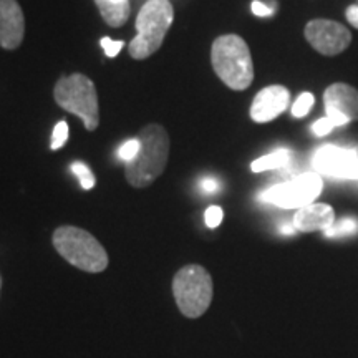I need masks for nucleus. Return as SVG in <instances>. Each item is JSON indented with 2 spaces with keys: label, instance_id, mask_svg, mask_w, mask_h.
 <instances>
[{
  "label": "nucleus",
  "instance_id": "9",
  "mask_svg": "<svg viewBox=\"0 0 358 358\" xmlns=\"http://www.w3.org/2000/svg\"><path fill=\"white\" fill-rule=\"evenodd\" d=\"M306 38L313 50L325 57L338 55L352 43V34L345 25L327 19L308 22L306 25Z\"/></svg>",
  "mask_w": 358,
  "mask_h": 358
},
{
  "label": "nucleus",
  "instance_id": "3",
  "mask_svg": "<svg viewBox=\"0 0 358 358\" xmlns=\"http://www.w3.org/2000/svg\"><path fill=\"white\" fill-rule=\"evenodd\" d=\"M173 19L174 10L169 0H148L138 13V35L129 43V55L136 60H145L158 52Z\"/></svg>",
  "mask_w": 358,
  "mask_h": 358
},
{
  "label": "nucleus",
  "instance_id": "14",
  "mask_svg": "<svg viewBox=\"0 0 358 358\" xmlns=\"http://www.w3.org/2000/svg\"><path fill=\"white\" fill-rule=\"evenodd\" d=\"M98 10L110 27H122L129 17V0H95Z\"/></svg>",
  "mask_w": 358,
  "mask_h": 358
},
{
  "label": "nucleus",
  "instance_id": "11",
  "mask_svg": "<svg viewBox=\"0 0 358 358\" xmlns=\"http://www.w3.org/2000/svg\"><path fill=\"white\" fill-rule=\"evenodd\" d=\"M290 92L282 85H271L262 88L254 96L250 105V118L256 123H268L289 108Z\"/></svg>",
  "mask_w": 358,
  "mask_h": 358
},
{
  "label": "nucleus",
  "instance_id": "2",
  "mask_svg": "<svg viewBox=\"0 0 358 358\" xmlns=\"http://www.w3.org/2000/svg\"><path fill=\"white\" fill-rule=\"evenodd\" d=\"M140 153L127 163L128 182L134 187H146L166 168L169 158V136L161 124H146L138 134Z\"/></svg>",
  "mask_w": 358,
  "mask_h": 358
},
{
  "label": "nucleus",
  "instance_id": "28",
  "mask_svg": "<svg viewBox=\"0 0 358 358\" xmlns=\"http://www.w3.org/2000/svg\"><path fill=\"white\" fill-rule=\"evenodd\" d=\"M355 151H357V155H358V146H355Z\"/></svg>",
  "mask_w": 358,
  "mask_h": 358
},
{
  "label": "nucleus",
  "instance_id": "8",
  "mask_svg": "<svg viewBox=\"0 0 358 358\" xmlns=\"http://www.w3.org/2000/svg\"><path fill=\"white\" fill-rule=\"evenodd\" d=\"M312 166L317 174L334 179H358V155L355 148L325 145L315 151Z\"/></svg>",
  "mask_w": 358,
  "mask_h": 358
},
{
  "label": "nucleus",
  "instance_id": "21",
  "mask_svg": "<svg viewBox=\"0 0 358 358\" xmlns=\"http://www.w3.org/2000/svg\"><path fill=\"white\" fill-rule=\"evenodd\" d=\"M204 217H206V224H208V227L214 229V227H217L219 224H221L224 213L219 206H211V208H208V211H206Z\"/></svg>",
  "mask_w": 358,
  "mask_h": 358
},
{
  "label": "nucleus",
  "instance_id": "24",
  "mask_svg": "<svg viewBox=\"0 0 358 358\" xmlns=\"http://www.w3.org/2000/svg\"><path fill=\"white\" fill-rule=\"evenodd\" d=\"M250 10H252L254 15H257V17H271V15H274L275 6H266L264 2L254 0V2L250 3Z\"/></svg>",
  "mask_w": 358,
  "mask_h": 358
},
{
  "label": "nucleus",
  "instance_id": "25",
  "mask_svg": "<svg viewBox=\"0 0 358 358\" xmlns=\"http://www.w3.org/2000/svg\"><path fill=\"white\" fill-rule=\"evenodd\" d=\"M199 187H201V191L208 192V194H214V192H217L219 189H221L219 182L216 181V179H213V178H204L203 181H201Z\"/></svg>",
  "mask_w": 358,
  "mask_h": 358
},
{
  "label": "nucleus",
  "instance_id": "27",
  "mask_svg": "<svg viewBox=\"0 0 358 358\" xmlns=\"http://www.w3.org/2000/svg\"><path fill=\"white\" fill-rule=\"evenodd\" d=\"M279 231H280V234H284V236H292L297 229H295L292 222H284V224H280Z\"/></svg>",
  "mask_w": 358,
  "mask_h": 358
},
{
  "label": "nucleus",
  "instance_id": "10",
  "mask_svg": "<svg viewBox=\"0 0 358 358\" xmlns=\"http://www.w3.org/2000/svg\"><path fill=\"white\" fill-rule=\"evenodd\" d=\"M325 115L337 127L358 122V90L347 83H334L324 92Z\"/></svg>",
  "mask_w": 358,
  "mask_h": 358
},
{
  "label": "nucleus",
  "instance_id": "20",
  "mask_svg": "<svg viewBox=\"0 0 358 358\" xmlns=\"http://www.w3.org/2000/svg\"><path fill=\"white\" fill-rule=\"evenodd\" d=\"M66 140H69V124L65 122L57 123V127L53 128V133H52L50 148L52 150H60V148L65 146Z\"/></svg>",
  "mask_w": 358,
  "mask_h": 358
},
{
  "label": "nucleus",
  "instance_id": "4",
  "mask_svg": "<svg viewBox=\"0 0 358 358\" xmlns=\"http://www.w3.org/2000/svg\"><path fill=\"white\" fill-rule=\"evenodd\" d=\"M53 245L71 266L87 272H101L108 266V256L103 245L90 232L73 226L58 227L53 232Z\"/></svg>",
  "mask_w": 358,
  "mask_h": 358
},
{
  "label": "nucleus",
  "instance_id": "17",
  "mask_svg": "<svg viewBox=\"0 0 358 358\" xmlns=\"http://www.w3.org/2000/svg\"><path fill=\"white\" fill-rule=\"evenodd\" d=\"M71 171L77 174L78 179H80V185H82L83 189H92L93 186H95L96 179L93 176L92 169H90L87 164L82 163V161H77V163L71 164Z\"/></svg>",
  "mask_w": 358,
  "mask_h": 358
},
{
  "label": "nucleus",
  "instance_id": "12",
  "mask_svg": "<svg viewBox=\"0 0 358 358\" xmlns=\"http://www.w3.org/2000/svg\"><path fill=\"white\" fill-rule=\"evenodd\" d=\"M25 19L17 0H0V47L15 50L24 40Z\"/></svg>",
  "mask_w": 358,
  "mask_h": 358
},
{
  "label": "nucleus",
  "instance_id": "6",
  "mask_svg": "<svg viewBox=\"0 0 358 358\" xmlns=\"http://www.w3.org/2000/svg\"><path fill=\"white\" fill-rule=\"evenodd\" d=\"M173 294L178 308L189 319H198L208 310L213 301V279L204 267L191 266L182 267L174 275Z\"/></svg>",
  "mask_w": 358,
  "mask_h": 358
},
{
  "label": "nucleus",
  "instance_id": "5",
  "mask_svg": "<svg viewBox=\"0 0 358 358\" xmlns=\"http://www.w3.org/2000/svg\"><path fill=\"white\" fill-rule=\"evenodd\" d=\"M57 105L83 120L88 131H95L100 123L96 88L92 80L82 73L60 78L53 90Z\"/></svg>",
  "mask_w": 358,
  "mask_h": 358
},
{
  "label": "nucleus",
  "instance_id": "19",
  "mask_svg": "<svg viewBox=\"0 0 358 358\" xmlns=\"http://www.w3.org/2000/svg\"><path fill=\"white\" fill-rule=\"evenodd\" d=\"M140 148H141V145H140V140H138V138L124 141L118 150V158L124 161V163H131V161L138 156V153H140Z\"/></svg>",
  "mask_w": 358,
  "mask_h": 358
},
{
  "label": "nucleus",
  "instance_id": "13",
  "mask_svg": "<svg viewBox=\"0 0 358 358\" xmlns=\"http://www.w3.org/2000/svg\"><path fill=\"white\" fill-rule=\"evenodd\" d=\"M335 222V213L332 206L313 203L306 208L297 209L294 216V227L301 232L327 231Z\"/></svg>",
  "mask_w": 358,
  "mask_h": 358
},
{
  "label": "nucleus",
  "instance_id": "16",
  "mask_svg": "<svg viewBox=\"0 0 358 358\" xmlns=\"http://www.w3.org/2000/svg\"><path fill=\"white\" fill-rule=\"evenodd\" d=\"M358 232V221L352 217L340 219L338 222H334L329 229L324 231L325 237H338V236H352Z\"/></svg>",
  "mask_w": 358,
  "mask_h": 358
},
{
  "label": "nucleus",
  "instance_id": "23",
  "mask_svg": "<svg viewBox=\"0 0 358 358\" xmlns=\"http://www.w3.org/2000/svg\"><path fill=\"white\" fill-rule=\"evenodd\" d=\"M334 128H335V124L325 116V118L317 120V122L313 123L312 131H313V134H317V136H327V134L332 131Z\"/></svg>",
  "mask_w": 358,
  "mask_h": 358
},
{
  "label": "nucleus",
  "instance_id": "26",
  "mask_svg": "<svg viewBox=\"0 0 358 358\" xmlns=\"http://www.w3.org/2000/svg\"><path fill=\"white\" fill-rule=\"evenodd\" d=\"M345 15H347V20L350 22V25L355 27V29H358V3L348 7Z\"/></svg>",
  "mask_w": 358,
  "mask_h": 358
},
{
  "label": "nucleus",
  "instance_id": "22",
  "mask_svg": "<svg viewBox=\"0 0 358 358\" xmlns=\"http://www.w3.org/2000/svg\"><path fill=\"white\" fill-rule=\"evenodd\" d=\"M100 43H101L103 50H105V55L110 57V58H113V57L118 55V53L122 52V48L124 47L123 42H120V40H116V42H115V40H111L108 37L101 38Z\"/></svg>",
  "mask_w": 358,
  "mask_h": 358
},
{
  "label": "nucleus",
  "instance_id": "7",
  "mask_svg": "<svg viewBox=\"0 0 358 358\" xmlns=\"http://www.w3.org/2000/svg\"><path fill=\"white\" fill-rule=\"evenodd\" d=\"M324 181L320 174L303 173L290 179V181L279 182L262 192L261 199L264 203L277 206L282 209H301L320 196Z\"/></svg>",
  "mask_w": 358,
  "mask_h": 358
},
{
  "label": "nucleus",
  "instance_id": "1",
  "mask_svg": "<svg viewBox=\"0 0 358 358\" xmlns=\"http://www.w3.org/2000/svg\"><path fill=\"white\" fill-rule=\"evenodd\" d=\"M211 62L216 75L231 90L243 92L254 80V64L245 40L239 35L227 34L214 40Z\"/></svg>",
  "mask_w": 358,
  "mask_h": 358
},
{
  "label": "nucleus",
  "instance_id": "18",
  "mask_svg": "<svg viewBox=\"0 0 358 358\" xmlns=\"http://www.w3.org/2000/svg\"><path fill=\"white\" fill-rule=\"evenodd\" d=\"M313 103H315V98H313L312 93H308V92L302 93V95L294 101L292 115L295 116V118H303V116H307L308 111L312 110Z\"/></svg>",
  "mask_w": 358,
  "mask_h": 358
},
{
  "label": "nucleus",
  "instance_id": "15",
  "mask_svg": "<svg viewBox=\"0 0 358 358\" xmlns=\"http://www.w3.org/2000/svg\"><path fill=\"white\" fill-rule=\"evenodd\" d=\"M290 158H292V153L289 150H285V148H280V150H275L272 153L262 156V158L252 161L250 169L254 173L268 171V169H280L287 166L290 163Z\"/></svg>",
  "mask_w": 358,
  "mask_h": 358
}]
</instances>
